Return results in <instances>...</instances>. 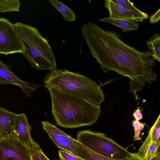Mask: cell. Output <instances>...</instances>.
Here are the masks:
<instances>
[{
  "label": "cell",
  "instance_id": "484cf974",
  "mask_svg": "<svg viewBox=\"0 0 160 160\" xmlns=\"http://www.w3.org/2000/svg\"><path fill=\"white\" fill-rule=\"evenodd\" d=\"M151 160H160V152Z\"/></svg>",
  "mask_w": 160,
  "mask_h": 160
},
{
  "label": "cell",
  "instance_id": "9c48e42d",
  "mask_svg": "<svg viewBox=\"0 0 160 160\" xmlns=\"http://www.w3.org/2000/svg\"><path fill=\"white\" fill-rule=\"evenodd\" d=\"M41 124L43 130L57 147L78 156L72 138L48 122L42 121Z\"/></svg>",
  "mask_w": 160,
  "mask_h": 160
},
{
  "label": "cell",
  "instance_id": "d6986e66",
  "mask_svg": "<svg viewBox=\"0 0 160 160\" xmlns=\"http://www.w3.org/2000/svg\"><path fill=\"white\" fill-rule=\"evenodd\" d=\"M20 3L18 0H0V12H19Z\"/></svg>",
  "mask_w": 160,
  "mask_h": 160
},
{
  "label": "cell",
  "instance_id": "ba28073f",
  "mask_svg": "<svg viewBox=\"0 0 160 160\" xmlns=\"http://www.w3.org/2000/svg\"><path fill=\"white\" fill-rule=\"evenodd\" d=\"M5 84L17 86L25 93V97H30L33 92L42 86L21 80L14 73L10 67L4 63L0 58V85Z\"/></svg>",
  "mask_w": 160,
  "mask_h": 160
},
{
  "label": "cell",
  "instance_id": "603a6c76",
  "mask_svg": "<svg viewBox=\"0 0 160 160\" xmlns=\"http://www.w3.org/2000/svg\"><path fill=\"white\" fill-rule=\"evenodd\" d=\"M132 125L134 130V139L138 140L141 139L140 135L141 131L143 129L145 124L140 122L139 121L134 120L132 122Z\"/></svg>",
  "mask_w": 160,
  "mask_h": 160
},
{
  "label": "cell",
  "instance_id": "3957f363",
  "mask_svg": "<svg viewBox=\"0 0 160 160\" xmlns=\"http://www.w3.org/2000/svg\"><path fill=\"white\" fill-rule=\"evenodd\" d=\"M44 87H55L76 95L100 106L105 96L96 82L86 76L66 69L57 68L50 70L43 80Z\"/></svg>",
  "mask_w": 160,
  "mask_h": 160
},
{
  "label": "cell",
  "instance_id": "277c9868",
  "mask_svg": "<svg viewBox=\"0 0 160 160\" xmlns=\"http://www.w3.org/2000/svg\"><path fill=\"white\" fill-rule=\"evenodd\" d=\"M24 46L23 55L32 67L50 70L57 68L55 58L48 41L34 27L22 22L13 24Z\"/></svg>",
  "mask_w": 160,
  "mask_h": 160
},
{
  "label": "cell",
  "instance_id": "52a82bcc",
  "mask_svg": "<svg viewBox=\"0 0 160 160\" xmlns=\"http://www.w3.org/2000/svg\"><path fill=\"white\" fill-rule=\"evenodd\" d=\"M31 149L13 137L0 142V160H31Z\"/></svg>",
  "mask_w": 160,
  "mask_h": 160
},
{
  "label": "cell",
  "instance_id": "2e32d148",
  "mask_svg": "<svg viewBox=\"0 0 160 160\" xmlns=\"http://www.w3.org/2000/svg\"><path fill=\"white\" fill-rule=\"evenodd\" d=\"M49 1L61 13L65 21L72 22L76 20V16L74 12L64 3L57 0H49Z\"/></svg>",
  "mask_w": 160,
  "mask_h": 160
},
{
  "label": "cell",
  "instance_id": "7a4b0ae2",
  "mask_svg": "<svg viewBox=\"0 0 160 160\" xmlns=\"http://www.w3.org/2000/svg\"><path fill=\"white\" fill-rule=\"evenodd\" d=\"M46 88L50 92L51 112L57 125L66 128H79L90 126L98 118L100 106L58 88Z\"/></svg>",
  "mask_w": 160,
  "mask_h": 160
},
{
  "label": "cell",
  "instance_id": "4316f807",
  "mask_svg": "<svg viewBox=\"0 0 160 160\" xmlns=\"http://www.w3.org/2000/svg\"><path fill=\"white\" fill-rule=\"evenodd\" d=\"M3 139V138L0 132V142Z\"/></svg>",
  "mask_w": 160,
  "mask_h": 160
},
{
  "label": "cell",
  "instance_id": "5b68a950",
  "mask_svg": "<svg viewBox=\"0 0 160 160\" xmlns=\"http://www.w3.org/2000/svg\"><path fill=\"white\" fill-rule=\"evenodd\" d=\"M76 140L96 153L112 159H122L132 153L105 134L91 130L79 131Z\"/></svg>",
  "mask_w": 160,
  "mask_h": 160
},
{
  "label": "cell",
  "instance_id": "30bf717a",
  "mask_svg": "<svg viewBox=\"0 0 160 160\" xmlns=\"http://www.w3.org/2000/svg\"><path fill=\"white\" fill-rule=\"evenodd\" d=\"M32 127L29 124L26 115L24 113L18 114L12 136L29 148L31 152L38 145L32 138Z\"/></svg>",
  "mask_w": 160,
  "mask_h": 160
},
{
  "label": "cell",
  "instance_id": "d4e9b609",
  "mask_svg": "<svg viewBox=\"0 0 160 160\" xmlns=\"http://www.w3.org/2000/svg\"><path fill=\"white\" fill-rule=\"evenodd\" d=\"M133 115L135 120L139 121L142 118V115L140 110V108L138 107L133 113Z\"/></svg>",
  "mask_w": 160,
  "mask_h": 160
},
{
  "label": "cell",
  "instance_id": "7c38bea8",
  "mask_svg": "<svg viewBox=\"0 0 160 160\" xmlns=\"http://www.w3.org/2000/svg\"><path fill=\"white\" fill-rule=\"evenodd\" d=\"M104 7L109 13V17L119 19L132 20L139 22L138 18L123 6L113 2L112 0H106Z\"/></svg>",
  "mask_w": 160,
  "mask_h": 160
},
{
  "label": "cell",
  "instance_id": "8992f818",
  "mask_svg": "<svg viewBox=\"0 0 160 160\" xmlns=\"http://www.w3.org/2000/svg\"><path fill=\"white\" fill-rule=\"evenodd\" d=\"M24 46L13 24L7 18H0V54L7 55L15 53L23 54Z\"/></svg>",
  "mask_w": 160,
  "mask_h": 160
},
{
  "label": "cell",
  "instance_id": "4fadbf2b",
  "mask_svg": "<svg viewBox=\"0 0 160 160\" xmlns=\"http://www.w3.org/2000/svg\"><path fill=\"white\" fill-rule=\"evenodd\" d=\"M76 149L78 156L84 160H142L137 153H132L129 157L121 159H110L96 153L79 142L77 143Z\"/></svg>",
  "mask_w": 160,
  "mask_h": 160
},
{
  "label": "cell",
  "instance_id": "ac0fdd59",
  "mask_svg": "<svg viewBox=\"0 0 160 160\" xmlns=\"http://www.w3.org/2000/svg\"><path fill=\"white\" fill-rule=\"evenodd\" d=\"M148 48L151 50L155 59L160 61V34L156 33L151 36L149 40L145 41Z\"/></svg>",
  "mask_w": 160,
  "mask_h": 160
},
{
  "label": "cell",
  "instance_id": "83f0119b",
  "mask_svg": "<svg viewBox=\"0 0 160 160\" xmlns=\"http://www.w3.org/2000/svg\"></svg>",
  "mask_w": 160,
  "mask_h": 160
},
{
  "label": "cell",
  "instance_id": "9a60e30c",
  "mask_svg": "<svg viewBox=\"0 0 160 160\" xmlns=\"http://www.w3.org/2000/svg\"><path fill=\"white\" fill-rule=\"evenodd\" d=\"M101 22H108L120 27L123 32L132 30H137L139 25L132 20L119 19L108 18H101Z\"/></svg>",
  "mask_w": 160,
  "mask_h": 160
},
{
  "label": "cell",
  "instance_id": "5bb4252c",
  "mask_svg": "<svg viewBox=\"0 0 160 160\" xmlns=\"http://www.w3.org/2000/svg\"><path fill=\"white\" fill-rule=\"evenodd\" d=\"M160 142L152 140L148 135L137 153L142 160H151L160 152Z\"/></svg>",
  "mask_w": 160,
  "mask_h": 160
},
{
  "label": "cell",
  "instance_id": "ffe728a7",
  "mask_svg": "<svg viewBox=\"0 0 160 160\" xmlns=\"http://www.w3.org/2000/svg\"><path fill=\"white\" fill-rule=\"evenodd\" d=\"M148 135L149 136L152 140L156 142H160V114L150 129Z\"/></svg>",
  "mask_w": 160,
  "mask_h": 160
},
{
  "label": "cell",
  "instance_id": "8fae6325",
  "mask_svg": "<svg viewBox=\"0 0 160 160\" xmlns=\"http://www.w3.org/2000/svg\"><path fill=\"white\" fill-rule=\"evenodd\" d=\"M17 114L0 107V132L3 138L12 136Z\"/></svg>",
  "mask_w": 160,
  "mask_h": 160
},
{
  "label": "cell",
  "instance_id": "6da1fadb",
  "mask_svg": "<svg viewBox=\"0 0 160 160\" xmlns=\"http://www.w3.org/2000/svg\"><path fill=\"white\" fill-rule=\"evenodd\" d=\"M82 35L93 58L104 72L112 71L130 79V92L135 95L145 82L156 79L152 70L155 59L150 51H142L125 43L121 35L106 30L93 22L85 24Z\"/></svg>",
  "mask_w": 160,
  "mask_h": 160
},
{
  "label": "cell",
  "instance_id": "cb8c5ba5",
  "mask_svg": "<svg viewBox=\"0 0 160 160\" xmlns=\"http://www.w3.org/2000/svg\"><path fill=\"white\" fill-rule=\"evenodd\" d=\"M160 18V9L152 14L150 17L149 22L151 23H156L158 22Z\"/></svg>",
  "mask_w": 160,
  "mask_h": 160
},
{
  "label": "cell",
  "instance_id": "e0dca14e",
  "mask_svg": "<svg viewBox=\"0 0 160 160\" xmlns=\"http://www.w3.org/2000/svg\"><path fill=\"white\" fill-rule=\"evenodd\" d=\"M115 3L124 7L127 9L137 18L138 20L142 22L143 20L148 18L149 15L139 10L133 5V3L128 0H112Z\"/></svg>",
  "mask_w": 160,
  "mask_h": 160
},
{
  "label": "cell",
  "instance_id": "44dd1931",
  "mask_svg": "<svg viewBox=\"0 0 160 160\" xmlns=\"http://www.w3.org/2000/svg\"><path fill=\"white\" fill-rule=\"evenodd\" d=\"M31 160H50L43 152L38 144L31 152Z\"/></svg>",
  "mask_w": 160,
  "mask_h": 160
},
{
  "label": "cell",
  "instance_id": "7402d4cb",
  "mask_svg": "<svg viewBox=\"0 0 160 160\" xmlns=\"http://www.w3.org/2000/svg\"><path fill=\"white\" fill-rule=\"evenodd\" d=\"M58 152L59 158L61 160H84L65 150H60Z\"/></svg>",
  "mask_w": 160,
  "mask_h": 160
}]
</instances>
